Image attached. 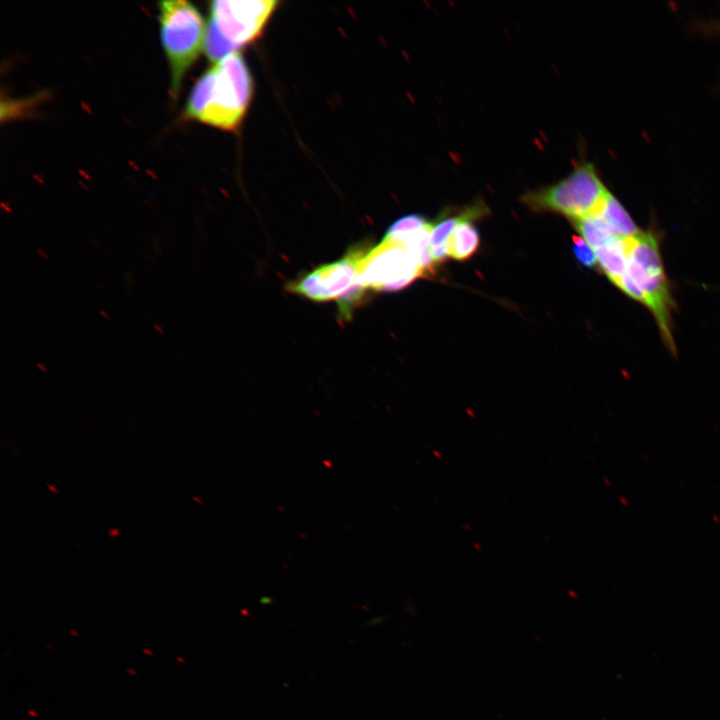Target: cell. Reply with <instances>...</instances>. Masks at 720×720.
<instances>
[{"mask_svg":"<svg viewBox=\"0 0 720 720\" xmlns=\"http://www.w3.org/2000/svg\"><path fill=\"white\" fill-rule=\"evenodd\" d=\"M710 30L711 31L713 30L715 32H720V21L711 25Z\"/></svg>","mask_w":720,"mask_h":720,"instance_id":"cell-14","label":"cell"},{"mask_svg":"<svg viewBox=\"0 0 720 720\" xmlns=\"http://www.w3.org/2000/svg\"><path fill=\"white\" fill-rule=\"evenodd\" d=\"M253 94V80L237 51L216 62L194 84L185 115L210 126L232 131L242 122Z\"/></svg>","mask_w":720,"mask_h":720,"instance_id":"cell-1","label":"cell"},{"mask_svg":"<svg viewBox=\"0 0 720 720\" xmlns=\"http://www.w3.org/2000/svg\"><path fill=\"white\" fill-rule=\"evenodd\" d=\"M132 674H136L133 670H128Z\"/></svg>","mask_w":720,"mask_h":720,"instance_id":"cell-18","label":"cell"},{"mask_svg":"<svg viewBox=\"0 0 720 720\" xmlns=\"http://www.w3.org/2000/svg\"><path fill=\"white\" fill-rule=\"evenodd\" d=\"M610 192L591 163H582L554 185L529 192L523 198L530 208L560 213L573 221L595 216Z\"/></svg>","mask_w":720,"mask_h":720,"instance_id":"cell-5","label":"cell"},{"mask_svg":"<svg viewBox=\"0 0 720 720\" xmlns=\"http://www.w3.org/2000/svg\"><path fill=\"white\" fill-rule=\"evenodd\" d=\"M278 5L274 0H216L210 3L204 51L218 62L261 35Z\"/></svg>","mask_w":720,"mask_h":720,"instance_id":"cell-3","label":"cell"},{"mask_svg":"<svg viewBox=\"0 0 720 720\" xmlns=\"http://www.w3.org/2000/svg\"><path fill=\"white\" fill-rule=\"evenodd\" d=\"M38 253H39V254H41V255H42V257H44V258H46V259H47V256H46V255H45V254H44V253H43V252H42L41 250H38Z\"/></svg>","mask_w":720,"mask_h":720,"instance_id":"cell-15","label":"cell"},{"mask_svg":"<svg viewBox=\"0 0 720 720\" xmlns=\"http://www.w3.org/2000/svg\"><path fill=\"white\" fill-rule=\"evenodd\" d=\"M38 367H39V368L41 367V369H42L43 371H45V372L47 371L46 369H44V366L41 365V364H38Z\"/></svg>","mask_w":720,"mask_h":720,"instance_id":"cell-16","label":"cell"},{"mask_svg":"<svg viewBox=\"0 0 720 720\" xmlns=\"http://www.w3.org/2000/svg\"><path fill=\"white\" fill-rule=\"evenodd\" d=\"M618 288L647 306L656 319L665 345L675 354L672 333L674 300L662 263L656 232L641 230L639 234L628 239L627 269Z\"/></svg>","mask_w":720,"mask_h":720,"instance_id":"cell-2","label":"cell"},{"mask_svg":"<svg viewBox=\"0 0 720 720\" xmlns=\"http://www.w3.org/2000/svg\"><path fill=\"white\" fill-rule=\"evenodd\" d=\"M143 652H146V653H148V654H150V655L152 654L151 652H149V651H147V650H143Z\"/></svg>","mask_w":720,"mask_h":720,"instance_id":"cell-17","label":"cell"},{"mask_svg":"<svg viewBox=\"0 0 720 720\" xmlns=\"http://www.w3.org/2000/svg\"><path fill=\"white\" fill-rule=\"evenodd\" d=\"M364 253L363 249L353 248L340 260L289 283L287 289L315 302L340 301L358 286V265Z\"/></svg>","mask_w":720,"mask_h":720,"instance_id":"cell-7","label":"cell"},{"mask_svg":"<svg viewBox=\"0 0 720 720\" xmlns=\"http://www.w3.org/2000/svg\"><path fill=\"white\" fill-rule=\"evenodd\" d=\"M465 210L454 216H444L432 224L430 231V248L445 246L452 232L464 218Z\"/></svg>","mask_w":720,"mask_h":720,"instance_id":"cell-12","label":"cell"},{"mask_svg":"<svg viewBox=\"0 0 720 720\" xmlns=\"http://www.w3.org/2000/svg\"><path fill=\"white\" fill-rule=\"evenodd\" d=\"M572 239L576 259L585 267H595L598 261L594 249L579 236H573Z\"/></svg>","mask_w":720,"mask_h":720,"instance_id":"cell-13","label":"cell"},{"mask_svg":"<svg viewBox=\"0 0 720 720\" xmlns=\"http://www.w3.org/2000/svg\"><path fill=\"white\" fill-rule=\"evenodd\" d=\"M420 277L425 276L414 246L383 237L361 257L357 283L363 290L394 292Z\"/></svg>","mask_w":720,"mask_h":720,"instance_id":"cell-6","label":"cell"},{"mask_svg":"<svg viewBox=\"0 0 720 720\" xmlns=\"http://www.w3.org/2000/svg\"><path fill=\"white\" fill-rule=\"evenodd\" d=\"M159 7L161 42L171 71V94L176 98L184 74L204 45V22L188 1H163Z\"/></svg>","mask_w":720,"mask_h":720,"instance_id":"cell-4","label":"cell"},{"mask_svg":"<svg viewBox=\"0 0 720 720\" xmlns=\"http://www.w3.org/2000/svg\"><path fill=\"white\" fill-rule=\"evenodd\" d=\"M628 239L617 238L610 244L595 250L601 270L617 287L627 269Z\"/></svg>","mask_w":720,"mask_h":720,"instance_id":"cell-9","label":"cell"},{"mask_svg":"<svg viewBox=\"0 0 720 720\" xmlns=\"http://www.w3.org/2000/svg\"><path fill=\"white\" fill-rule=\"evenodd\" d=\"M485 207L474 205L465 209L464 218L456 226L447 242L448 255L455 260L471 258L479 248L480 236L473 220L485 214Z\"/></svg>","mask_w":720,"mask_h":720,"instance_id":"cell-8","label":"cell"},{"mask_svg":"<svg viewBox=\"0 0 720 720\" xmlns=\"http://www.w3.org/2000/svg\"><path fill=\"white\" fill-rule=\"evenodd\" d=\"M595 216H598L612 233L622 238H632L641 231L626 209L611 193L608 194Z\"/></svg>","mask_w":720,"mask_h":720,"instance_id":"cell-10","label":"cell"},{"mask_svg":"<svg viewBox=\"0 0 720 720\" xmlns=\"http://www.w3.org/2000/svg\"><path fill=\"white\" fill-rule=\"evenodd\" d=\"M430 223L419 214H409L397 219L387 229L384 237L405 242L414 237Z\"/></svg>","mask_w":720,"mask_h":720,"instance_id":"cell-11","label":"cell"}]
</instances>
